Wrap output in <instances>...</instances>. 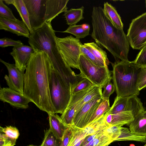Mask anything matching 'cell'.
Segmentation results:
<instances>
[{
	"label": "cell",
	"mask_w": 146,
	"mask_h": 146,
	"mask_svg": "<svg viewBox=\"0 0 146 146\" xmlns=\"http://www.w3.org/2000/svg\"><path fill=\"white\" fill-rule=\"evenodd\" d=\"M0 29L28 38L30 34L24 22L17 19L13 20L0 17Z\"/></svg>",
	"instance_id": "16"
},
{
	"label": "cell",
	"mask_w": 146,
	"mask_h": 146,
	"mask_svg": "<svg viewBox=\"0 0 146 146\" xmlns=\"http://www.w3.org/2000/svg\"><path fill=\"white\" fill-rule=\"evenodd\" d=\"M145 111L140 99L135 95L125 97L116 96L109 110L106 113L114 114L123 112H128L133 115L134 117Z\"/></svg>",
	"instance_id": "9"
},
{
	"label": "cell",
	"mask_w": 146,
	"mask_h": 146,
	"mask_svg": "<svg viewBox=\"0 0 146 146\" xmlns=\"http://www.w3.org/2000/svg\"><path fill=\"white\" fill-rule=\"evenodd\" d=\"M145 6L146 8V0L145 1Z\"/></svg>",
	"instance_id": "43"
},
{
	"label": "cell",
	"mask_w": 146,
	"mask_h": 146,
	"mask_svg": "<svg viewBox=\"0 0 146 146\" xmlns=\"http://www.w3.org/2000/svg\"><path fill=\"white\" fill-rule=\"evenodd\" d=\"M143 146H146V143L145 144V145H144Z\"/></svg>",
	"instance_id": "44"
},
{
	"label": "cell",
	"mask_w": 146,
	"mask_h": 146,
	"mask_svg": "<svg viewBox=\"0 0 146 146\" xmlns=\"http://www.w3.org/2000/svg\"><path fill=\"white\" fill-rule=\"evenodd\" d=\"M103 9L105 15L113 24L117 28L123 29V25L121 17L115 7L106 2L104 3Z\"/></svg>",
	"instance_id": "23"
},
{
	"label": "cell",
	"mask_w": 146,
	"mask_h": 146,
	"mask_svg": "<svg viewBox=\"0 0 146 146\" xmlns=\"http://www.w3.org/2000/svg\"><path fill=\"white\" fill-rule=\"evenodd\" d=\"M105 131L113 142L119 141H134L141 142H146V136L137 135L129 129L121 126H110Z\"/></svg>",
	"instance_id": "15"
},
{
	"label": "cell",
	"mask_w": 146,
	"mask_h": 146,
	"mask_svg": "<svg viewBox=\"0 0 146 146\" xmlns=\"http://www.w3.org/2000/svg\"><path fill=\"white\" fill-rule=\"evenodd\" d=\"M0 61L7 67L8 76L5 75L4 78L9 88L24 94V84L25 70H21L17 68L15 64H11L1 59Z\"/></svg>",
	"instance_id": "13"
},
{
	"label": "cell",
	"mask_w": 146,
	"mask_h": 146,
	"mask_svg": "<svg viewBox=\"0 0 146 146\" xmlns=\"http://www.w3.org/2000/svg\"><path fill=\"white\" fill-rule=\"evenodd\" d=\"M34 52V49L31 46L23 45L14 47L10 54L15 61L16 67L20 70H25Z\"/></svg>",
	"instance_id": "17"
},
{
	"label": "cell",
	"mask_w": 146,
	"mask_h": 146,
	"mask_svg": "<svg viewBox=\"0 0 146 146\" xmlns=\"http://www.w3.org/2000/svg\"><path fill=\"white\" fill-rule=\"evenodd\" d=\"M73 130V127H69L66 130L61 141L60 146H68L72 135Z\"/></svg>",
	"instance_id": "41"
},
{
	"label": "cell",
	"mask_w": 146,
	"mask_h": 146,
	"mask_svg": "<svg viewBox=\"0 0 146 146\" xmlns=\"http://www.w3.org/2000/svg\"><path fill=\"white\" fill-rule=\"evenodd\" d=\"M133 62L140 68L146 66V45L141 50Z\"/></svg>",
	"instance_id": "37"
},
{
	"label": "cell",
	"mask_w": 146,
	"mask_h": 146,
	"mask_svg": "<svg viewBox=\"0 0 146 146\" xmlns=\"http://www.w3.org/2000/svg\"><path fill=\"white\" fill-rule=\"evenodd\" d=\"M16 142V140L12 139L0 132V146H14Z\"/></svg>",
	"instance_id": "40"
},
{
	"label": "cell",
	"mask_w": 146,
	"mask_h": 146,
	"mask_svg": "<svg viewBox=\"0 0 146 146\" xmlns=\"http://www.w3.org/2000/svg\"><path fill=\"white\" fill-rule=\"evenodd\" d=\"M110 107L109 100L102 99L90 119L89 123L94 121L108 111Z\"/></svg>",
	"instance_id": "29"
},
{
	"label": "cell",
	"mask_w": 146,
	"mask_h": 146,
	"mask_svg": "<svg viewBox=\"0 0 146 146\" xmlns=\"http://www.w3.org/2000/svg\"><path fill=\"white\" fill-rule=\"evenodd\" d=\"M23 45L20 40H15L8 38H4L0 39V46L5 48L9 46L17 47Z\"/></svg>",
	"instance_id": "38"
},
{
	"label": "cell",
	"mask_w": 146,
	"mask_h": 146,
	"mask_svg": "<svg viewBox=\"0 0 146 146\" xmlns=\"http://www.w3.org/2000/svg\"><path fill=\"white\" fill-rule=\"evenodd\" d=\"M104 90L102 92V99L109 100L110 96L115 90V86L111 81L108 82L104 87Z\"/></svg>",
	"instance_id": "39"
},
{
	"label": "cell",
	"mask_w": 146,
	"mask_h": 146,
	"mask_svg": "<svg viewBox=\"0 0 146 146\" xmlns=\"http://www.w3.org/2000/svg\"><path fill=\"white\" fill-rule=\"evenodd\" d=\"M128 125L131 132L139 135L146 136V110L135 116Z\"/></svg>",
	"instance_id": "20"
},
{
	"label": "cell",
	"mask_w": 146,
	"mask_h": 146,
	"mask_svg": "<svg viewBox=\"0 0 146 146\" xmlns=\"http://www.w3.org/2000/svg\"><path fill=\"white\" fill-rule=\"evenodd\" d=\"M79 69L83 78L88 79L94 85L103 88L112 79L111 71L108 66H97L81 54L79 60Z\"/></svg>",
	"instance_id": "6"
},
{
	"label": "cell",
	"mask_w": 146,
	"mask_h": 146,
	"mask_svg": "<svg viewBox=\"0 0 146 146\" xmlns=\"http://www.w3.org/2000/svg\"><path fill=\"white\" fill-rule=\"evenodd\" d=\"M57 46L61 55L70 67L79 69V60L82 44L80 39L71 35L64 38L56 37Z\"/></svg>",
	"instance_id": "7"
},
{
	"label": "cell",
	"mask_w": 146,
	"mask_h": 146,
	"mask_svg": "<svg viewBox=\"0 0 146 146\" xmlns=\"http://www.w3.org/2000/svg\"><path fill=\"white\" fill-rule=\"evenodd\" d=\"M90 27L87 24L69 26L63 33L71 34L78 39L83 38L89 35Z\"/></svg>",
	"instance_id": "27"
},
{
	"label": "cell",
	"mask_w": 146,
	"mask_h": 146,
	"mask_svg": "<svg viewBox=\"0 0 146 146\" xmlns=\"http://www.w3.org/2000/svg\"><path fill=\"white\" fill-rule=\"evenodd\" d=\"M83 45L93 54L95 57L106 66H108L110 62L107 54L94 42L84 43Z\"/></svg>",
	"instance_id": "26"
},
{
	"label": "cell",
	"mask_w": 146,
	"mask_h": 146,
	"mask_svg": "<svg viewBox=\"0 0 146 146\" xmlns=\"http://www.w3.org/2000/svg\"><path fill=\"white\" fill-rule=\"evenodd\" d=\"M113 142L112 140L105 130L84 146H108Z\"/></svg>",
	"instance_id": "28"
},
{
	"label": "cell",
	"mask_w": 146,
	"mask_h": 146,
	"mask_svg": "<svg viewBox=\"0 0 146 146\" xmlns=\"http://www.w3.org/2000/svg\"><path fill=\"white\" fill-rule=\"evenodd\" d=\"M110 127L107 122L105 114L83 128L87 136L105 129Z\"/></svg>",
	"instance_id": "24"
},
{
	"label": "cell",
	"mask_w": 146,
	"mask_h": 146,
	"mask_svg": "<svg viewBox=\"0 0 146 146\" xmlns=\"http://www.w3.org/2000/svg\"><path fill=\"white\" fill-rule=\"evenodd\" d=\"M3 1V0H0V17L10 19H17L12 10L4 3Z\"/></svg>",
	"instance_id": "36"
},
{
	"label": "cell",
	"mask_w": 146,
	"mask_h": 146,
	"mask_svg": "<svg viewBox=\"0 0 146 146\" xmlns=\"http://www.w3.org/2000/svg\"><path fill=\"white\" fill-rule=\"evenodd\" d=\"M0 100L15 107L24 109L27 108L29 104L32 102L24 94L9 88H1Z\"/></svg>",
	"instance_id": "14"
},
{
	"label": "cell",
	"mask_w": 146,
	"mask_h": 146,
	"mask_svg": "<svg viewBox=\"0 0 146 146\" xmlns=\"http://www.w3.org/2000/svg\"><path fill=\"white\" fill-rule=\"evenodd\" d=\"M127 36L134 49L141 50L146 45V12L132 20Z\"/></svg>",
	"instance_id": "8"
},
{
	"label": "cell",
	"mask_w": 146,
	"mask_h": 146,
	"mask_svg": "<svg viewBox=\"0 0 146 146\" xmlns=\"http://www.w3.org/2000/svg\"><path fill=\"white\" fill-rule=\"evenodd\" d=\"M84 7L71 8L64 12L63 15L66 19V23L69 26L75 25L84 18L83 16Z\"/></svg>",
	"instance_id": "25"
},
{
	"label": "cell",
	"mask_w": 146,
	"mask_h": 146,
	"mask_svg": "<svg viewBox=\"0 0 146 146\" xmlns=\"http://www.w3.org/2000/svg\"><path fill=\"white\" fill-rule=\"evenodd\" d=\"M28 11L32 31L46 22V0H23Z\"/></svg>",
	"instance_id": "10"
},
{
	"label": "cell",
	"mask_w": 146,
	"mask_h": 146,
	"mask_svg": "<svg viewBox=\"0 0 146 146\" xmlns=\"http://www.w3.org/2000/svg\"><path fill=\"white\" fill-rule=\"evenodd\" d=\"M73 133L68 146H74L80 141L87 137L83 129L73 127Z\"/></svg>",
	"instance_id": "31"
},
{
	"label": "cell",
	"mask_w": 146,
	"mask_h": 146,
	"mask_svg": "<svg viewBox=\"0 0 146 146\" xmlns=\"http://www.w3.org/2000/svg\"><path fill=\"white\" fill-rule=\"evenodd\" d=\"M54 30L51 23L46 22L30 33L28 42L35 51H41L48 56L52 67L72 84L79 78L67 64L59 51Z\"/></svg>",
	"instance_id": "3"
},
{
	"label": "cell",
	"mask_w": 146,
	"mask_h": 146,
	"mask_svg": "<svg viewBox=\"0 0 146 146\" xmlns=\"http://www.w3.org/2000/svg\"><path fill=\"white\" fill-rule=\"evenodd\" d=\"M102 88L94 85L90 91L73 108L66 109L60 117L63 123L68 127H73V120L76 114L87 102L97 96L102 94Z\"/></svg>",
	"instance_id": "11"
},
{
	"label": "cell",
	"mask_w": 146,
	"mask_h": 146,
	"mask_svg": "<svg viewBox=\"0 0 146 146\" xmlns=\"http://www.w3.org/2000/svg\"><path fill=\"white\" fill-rule=\"evenodd\" d=\"M48 114L49 129L58 138L62 141L66 130L68 127L65 125L57 114L52 113Z\"/></svg>",
	"instance_id": "21"
},
{
	"label": "cell",
	"mask_w": 146,
	"mask_h": 146,
	"mask_svg": "<svg viewBox=\"0 0 146 146\" xmlns=\"http://www.w3.org/2000/svg\"><path fill=\"white\" fill-rule=\"evenodd\" d=\"M61 140L49 129L45 131L44 138L40 146H60Z\"/></svg>",
	"instance_id": "30"
},
{
	"label": "cell",
	"mask_w": 146,
	"mask_h": 146,
	"mask_svg": "<svg viewBox=\"0 0 146 146\" xmlns=\"http://www.w3.org/2000/svg\"><path fill=\"white\" fill-rule=\"evenodd\" d=\"M102 94L99 95L84 105L73 119V127L82 129L89 124L90 118L102 99Z\"/></svg>",
	"instance_id": "12"
},
{
	"label": "cell",
	"mask_w": 146,
	"mask_h": 146,
	"mask_svg": "<svg viewBox=\"0 0 146 146\" xmlns=\"http://www.w3.org/2000/svg\"><path fill=\"white\" fill-rule=\"evenodd\" d=\"M91 17L93 31L91 36L97 44L109 51L116 61H129L130 45L123 30L113 24L101 6L93 7Z\"/></svg>",
	"instance_id": "2"
},
{
	"label": "cell",
	"mask_w": 146,
	"mask_h": 146,
	"mask_svg": "<svg viewBox=\"0 0 146 146\" xmlns=\"http://www.w3.org/2000/svg\"><path fill=\"white\" fill-rule=\"evenodd\" d=\"M111 63L113 67L112 79L116 96L139 95L140 91L137 88V82L140 68L133 61L118 60Z\"/></svg>",
	"instance_id": "4"
},
{
	"label": "cell",
	"mask_w": 146,
	"mask_h": 146,
	"mask_svg": "<svg viewBox=\"0 0 146 146\" xmlns=\"http://www.w3.org/2000/svg\"><path fill=\"white\" fill-rule=\"evenodd\" d=\"M69 0H46V22L51 21L59 14L67 10Z\"/></svg>",
	"instance_id": "18"
},
{
	"label": "cell",
	"mask_w": 146,
	"mask_h": 146,
	"mask_svg": "<svg viewBox=\"0 0 146 146\" xmlns=\"http://www.w3.org/2000/svg\"><path fill=\"white\" fill-rule=\"evenodd\" d=\"M106 121L110 126L128 125L133 120L134 116L131 113L123 112L114 114L105 113Z\"/></svg>",
	"instance_id": "19"
},
{
	"label": "cell",
	"mask_w": 146,
	"mask_h": 146,
	"mask_svg": "<svg viewBox=\"0 0 146 146\" xmlns=\"http://www.w3.org/2000/svg\"><path fill=\"white\" fill-rule=\"evenodd\" d=\"M28 146H35V145H28Z\"/></svg>",
	"instance_id": "42"
},
{
	"label": "cell",
	"mask_w": 146,
	"mask_h": 146,
	"mask_svg": "<svg viewBox=\"0 0 146 146\" xmlns=\"http://www.w3.org/2000/svg\"><path fill=\"white\" fill-rule=\"evenodd\" d=\"M0 132L4 133L7 137L14 139L18 138L19 133L18 129L16 127L11 126L5 127H0Z\"/></svg>",
	"instance_id": "34"
},
{
	"label": "cell",
	"mask_w": 146,
	"mask_h": 146,
	"mask_svg": "<svg viewBox=\"0 0 146 146\" xmlns=\"http://www.w3.org/2000/svg\"><path fill=\"white\" fill-rule=\"evenodd\" d=\"M81 54L83 55L94 64L100 66H106L103 63L97 59L91 52L83 44L81 46Z\"/></svg>",
	"instance_id": "33"
},
{
	"label": "cell",
	"mask_w": 146,
	"mask_h": 146,
	"mask_svg": "<svg viewBox=\"0 0 146 146\" xmlns=\"http://www.w3.org/2000/svg\"><path fill=\"white\" fill-rule=\"evenodd\" d=\"M49 88L55 113L62 114L69 103L71 96V85L51 66L49 76Z\"/></svg>",
	"instance_id": "5"
},
{
	"label": "cell",
	"mask_w": 146,
	"mask_h": 146,
	"mask_svg": "<svg viewBox=\"0 0 146 146\" xmlns=\"http://www.w3.org/2000/svg\"><path fill=\"white\" fill-rule=\"evenodd\" d=\"M52 66L44 52L35 51L28 62L24 76V94L40 110L48 114H55L49 88V73Z\"/></svg>",
	"instance_id": "1"
},
{
	"label": "cell",
	"mask_w": 146,
	"mask_h": 146,
	"mask_svg": "<svg viewBox=\"0 0 146 146\" xmlns=\"http://www.w3.org/2000/svg\"><path fill=\"white\" fill-rule=\"evenodd\" d=\"M5 3L8 4H11L15 7L19 13L22 21L24 22L30 33L32 32L30 22L29 13L23 0H4Z\"/></svg>",
	"instance_id": "22"
},
{
	"label": "cell",
	"mask_w": 146,
	"mask_h": 146,
	"mask_svg": "<svg viewBox=\"0 0 146 146\" xmlns=\"http://www.w3.org/2000/svg\"><path fill=\"white\" fill-rule=\"evenodd\" d=\"M94 85L88 79L83 78L74 87L71 88V94L85 90Z\"/></svg>",
	"instance_id": "32"
},
{
	"label": "cell",
	"mask_w": 146,
	"mask_h": 146,
	"mask_svg": "<svg viewBox=\"0 0 146 146\" xmlns=\"http://www.w3.org/2000/svg\"><path fill=\"white\" fill-rule=\"evenodd\" d=\"M137 85L139 91L146 87V66L140 68L138 74Z\"/></svg>",
	"instance_id": "35"
}]
</instances>
